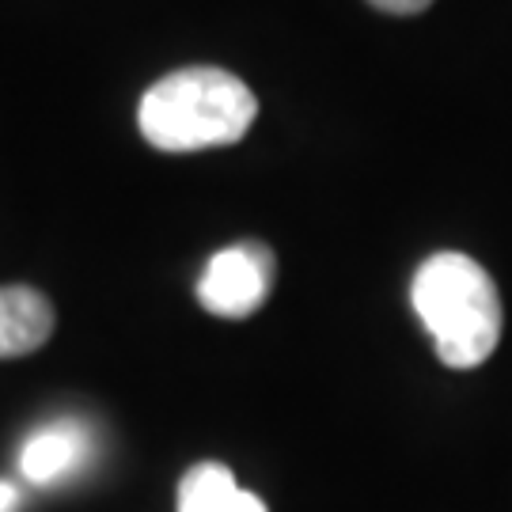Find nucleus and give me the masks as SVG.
Wrapping results in <instances>:
<instances>
[{
    "mask_svg": "<svg viewBox=\"0 0 512 512\" xmlns=\"http://www.w3.org/2000/svg\"><path fill=\"white\" fill-rule=\"evenodd\" d=\"M258 114L255 92L228 69L190 65L156 80L137 107V126L160 152L236 145Z\"/></svg>",
    "mask_w": 512,
    "mask_h": 512,
    "instance_id": "nucleus-1",
    "label": "nucleus"
},
{
    "mask_svg": "<svg viewBox=\"0 0 512 512\" xmlns=\"http://www.w3.org/2000/svg\"><path fill=\"white\" fill-rule=\"evenodd\" d=\"M410 296L448 368H478L501 342V296L471 255L440 251L425 258Z\"/></svg>",
    "mask_w": 512,
    "mask_h": 512,
    "instance_id": "nucleus-2",
    "label": "nucleus"
},
{
    "mask_svg": "<svg viewBox=\"0 0 512 512\" xmlns=\"http://www.w3.org/2000/svg\"><path fill=\"white\" fill-rule=\"evenodd\" d=\"M277 258L266 243L243 239L236 247L209 258L202 281H198V300L209 315L220 319H247L255 315L266 296L274 289Z\"/></svg>",
    "mask_w": 512,
    "mask_h": 512,
    "instance_id": "nucleus-3",
    "label": "nucleus"
},
{
    "mask_svg": "<svg viewBox=\"0 0 512 512\" xmlns=\"http://www.w3.org/2000/svg\"><path fill=\"white\" fill-rule=\"evenodd\" d=\"M54 304L31 285H0V361L27 357L50 342Z\"/></svg>",
    "mask_w": 512,
    "mask_h": 512,
    "instance_id": "nucleus-4",
    "label": "nucleus"
},
{
    "mask_svg": "<svg viewBox=\"0 0 512 512\" xmlns=\"http://www.w3.org/2000/svg\"><path fill=\"white\" fill-rule=\"evenodd\" d=\"M179 512H266V505L262 497L239 490L236 475L224 463L205 459L179 482Z\"/></svg>",
    "mask_w": 512,
    "mask_h": 512,
    "instance_id": "nucleus-5",
    "label": "nucleus"
},
{
    "mask_svg": "<svg viewBox=\"0 0 512 512\" xmlns=\"http://www.w3.org/2000/svg\"><path fill=\"white\" fill-rule=\"evenodd\" d=\"M88 452V440L76 425H50L35 437L27 440L23 456H19V467L31 482H57L61 475H69L76 463Z\"/></svg>",
    "mask_w": 512,
    "mask_h": 512,
    "instance_id": "nucleus-6",
    "label": "nucleus"
},
{
    "mask_svg": "<svg viewBox=\"0 0 512 512\" xmlns=\"http://www.w3.org/2000/svg\"><path fill=\"white\" fill-rule=\"evenodd\" d=\"M368 4L380 8V12H391V16H418L433 0H368Z\"/></svg>",
    "mask_w": 512,
    "mask_h": 512,
    "instance_id": "nucleus-7",
    "label": "nucleus"
},
{
    "mask_svg": "<svg viewBox=\"0 0 512 512\" xmlns=\"http://www.w3.org/2000/svg\"><path fill=\"white\" fill-rule=\"evenodd\" d=\"M16 486H8V482H0V512H16Z\"/></svg>",
    "mask_w": 512,
    "mask_h": 512,
    "instance_id": "nucleus-8",
    "label": "nucleus"
}]
</instances>
